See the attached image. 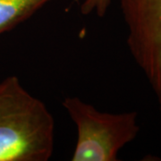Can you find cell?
<instances>
[{
  "label": "cell",
  "instance_id": "cell-1",
  "mask_svg": "<svg viewBox=\"0 0 161 161\" xmlns=\"http://www.w3.org/2000/svg\"><path fill=\"white\" fill-rule=\"evenodd\" d=\"M55 121L46 105L17 76L0 81V161H47L53 155Z\"/></svg>",
  "mask_w": 161,
  "mask_h": 161
},
{
  "label": "cell",
  "instance_id": "cell-2",
  "mask_svg": "<svg viewBox=\"0 0 161 161\" xmlns=\"http://www.w3.org/2000/svg\"><path fill=\"white\" fill-rule=\"evenodd\" d=\"M62 105L77 128L73 161L119 160V151L140 132L138 114L134 111L100 112L77 97L65 98Z\"/></svg>",
  "mask_w": 161,
  "mask_h": 161
},
{
  "label": "cell",
  "instance_id": "cell-3",
  "mask_svg": "<svg viewBox=\"0 0 161 161\" xmlns=\"http://www.w3.org/2000/svg\"><path fill=\"white\" fill-rule=\"evenodd\" d=\"M127 46L155 93L161 114V0H120Z\"/></svg>",
  "mask_w": 161,
  "mask_h": 161
},
{
  "label": "cell",
  "instance_id": "cell-4",
  "mask_svg": "<svg viewBox=\"0 0 161 161\" xmlns=\"http://www.w3.org/2000/svg\"><path fill=\"white\" fill-rule=\"evenodd\" d=\"M52 0H0V35L23 23Z\"/></svg>",
  "mask_w": 161,
  "mask_h": 161
},
{
  "label": "cell",
  "instance_id": "cell-5",
  "mask_svg": "<svg viewBox=\"0 0 161 161\" xmlns=\"http://www.w3.org/2000/svg\"><path fill=\"white\" fill-rule=\"evenodd\" d=\"M111 0H83L80 5L82 14H91L95 13L99 17H103L110 6Z\"/></svg>",
  "mask_w": 161,
  "mask_h": 161
}]
</instances>
